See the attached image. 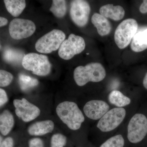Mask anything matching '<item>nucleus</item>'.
I'll return each mask as SVG.
<instances>
[{"label": "nucleus", "mask_w": 147, "mask_h": 147, "mask_svg": "<svg viewBox=\"0 0 147 147\" xmlns=\"http://www.w3.org/2000/svg\"><path fill=\"white\" fill-rule=\"evenodd\" d=\"M13 76L11 74L5 70L0 71V86L6 87L12 82Z\"/></svg>", "instance_id": "393cba45"}, {"label": "nucleus", "mask_w": 147, "mask_h": 147, "mask_svg": "<svg viewBox=\"0 0 147 147\" xmlns=\"http://www.w3.org/2000/svg\"><path fill=\"white\" fill-rule=\"evenodd\" d=\"M85 47V40L82 37L71 34L62 43L58 54L61 59L68 60L83 52Z\"/></svg>", "instance_id": "0eeeda50"}, {"label": "nucleus", "mask_w": 147, "mask_h": 147, "mask_svg": "<svg viewBox=\"0 0 147 147\" xmlns=\"http://www.w3.org/2000/svg\"><path fill=\"white\" fill-rule=\"evenodd\" d=\"M126 115V111L123 108H115L107 112L98 121L97 127L103 132L114 130L122 122Z\"/></svg>", "instance_id": "6e6552de"}, {"label": "nucleus", "mask_w": 147, "mask_h": 147, "mask_svg": "<svg viewBox=\"0 0 147 147\" xmlns=\"http://www.w3.org/2000/svg\"><path fill=\"white\" fill-rule=\"evenodd\" d=\"M13 141L12 138L8 137L2 140L1 137V145L0 147H13Z\"/></svg>", "instance_id": "bb28decb"}, {"label": "nucleus", "mask_w": 147, "mask_h": 147, "mask_svg": "<svg viewBox=\"0 0 147 147\" xmlns=\"http://www.w3.org/2000/svg\"><path fill=\"white\" fill-rule=\"evenodd\" d=\"M67 138L63 134H54L51 139V147H64L66 144Z\"/></svg>", "instance_id": "b1692460"}, {"label": "nucleus", "mask_w": 147, "mask_h": 147, "mask_svg": "<svg viewBox=\"0 0 147 147\" xmlns=\"http://www.w3.org/2000/svg\"><path fill=\"white\" fill-rule=\"evenodd\" d=\"M105 76V68L98 63H91L85 66H79L74 71V81L79 86H83L89 82H101Z\"/></svg>", "instance_id": "f03ea898"}, {"label": "nucleus", "mask_w": 147, "mask_h": 147, "mask_svg": "<svg viewBox=\"0 0 147 147\" xmlns=\"http://www.w3.org/2000/svg\"><path fill=\"white\" fill-rule=\"evenodd\" d=\"M29 147H44L42 139L38 138L31 139L29 142Z\"/></svg>", "instance_id": "a878e982"}, {"label": "nucleus", "mask_w": 147, "mask_h": 147, "mask_svg": "<svg viewBox=\"0 0 147 147\" xmlns=\"http://www.w3.org/2000/svg\"><path fill=\"white\" fill-rule=\"evenodd\" d=\"M109 105L101 100H91L85 104L84 111L86 115L91 119H100L109 110Z\"/></svg>", "instance_id": "f8f14e48"}, {"label": "nucleus", "mask_w": 147, "mask_h": 147, "mask_svg": "<svg viewBox=\"0 0 147 147\" xmlns=\"http://www.w3.org/2000/svg\"><path fill=\"white\" fill-rule=\"evenodd\" d=\"M138 25L137 21L133 18L124 20L118 26L115 33L116 45L121 49L127 47L137 32Z\"/></svg>", "instance_id": "39448f33"}, {"label": "nucleus", "mask_w": 147, "mask_h": 147, "mask_svg": "<svg viewBox=\"0 0 147 147\" xmlns=\"http://www.w3.org/2000/svg\"><path fill=\"white\" fill-rule=\"evenodd\" d=\"M147 134V118L142 114H135L129 121L127 126V138L133 144L144 139Z\"/></svg>", "instance_id": "423d86ee"}, {"label": "nucleus", "mask_w": 147, "mask_h": 147, "mask_svg": "<svg viewBox=\"0 0 147 147\" xmlns=\"http://www.w3.org/2000/svg\"><path fill=\"white\" fill-rule=\"evenodd\" d=\"M143 85L145 88L147 90V73L146 74L144 80H143Z\"/></svg>", "instance_id": "7c9ffc66"}, {"label": "nucleus", "mask_w": 147, "mask_h": 147, "mask_svg": "<svg viewBox=\"0 0 147 147\" xmlns=\"http://www.w3.org/2000/svg\"><path fill=\"white\" fill-rule=\"evenodd\" d=\"M22 65L25 69L38 76H46L51 71V64L45 55L29 53L24 56Z\"/></svg>", "instance_id": "7ed1b4c3"}, {"label": "nucleus", "mask_w": 147, "mask_h": 147, "mask_svg": "<svg viewBox=\"0 0 147 147\" xmlns=\"http://www.w3.org/2000/svg\"><path fill=\"white\" fill-rule=\"evenodd\" d=\"M91 21L92 24L96 28L98 33L100 36L107 35L111 32L112 26L110 21L101 14L94 13L92 16Z\"/></svg>", "instance_id": "2eb2a0df"}, {"label": "nucleus", "mask_w": 147, "mask_h": 147, "mask_svg": "<svg viewBox=\"0 0 147 147\" xmlns=\"http://www.w3.org/2000/svg\"><path fill=\"white\" fill-rule=\"evenodd\" d=\"M58 117L69 128L74 130L79 129L85 120L83 113L76 103L65 101L57 106Z\"/></svg>", "instance_id": "f257e3e1"}, {"label": "nucleus", "mask_w": 147, "mask_h": 147, "mask_svg": "<svg viewBox=\"0 0 147 147\" xmlns=\"http://www.w3.org/2000/svg\"><path fill=\"white\" fill-rule=\"evenodd\" d=\"M139 10L142 13H147V0L143 1V2L139 7Z\"/></svg>", "instance_id": "c85d7f7f"}, {"label": "nucleus", "mask_w": 147, "mask_h": 147, "mask_svg": "<svg viewBox=\"0 0 147 147\" xmlns=\"http://www.w3.org/2000/svg\"><path fill=\"white\" fill-rule=\"evenodd\" d=\"M65 34L59 30H53L38 40L35 47L40 53L49 54L60 48L65 40Z\"/></svg>", "instance_id": "20e7f679"}, {"label": "nucleus", "mask_w": 147, "mask_h": 147, "mask_svg": "<svg viewBox=\"0 0 147 147\" xmlns=\"http://www.w3.org/2000/svg\"><path fill=\"white\" fill-rule=\"evenodd\" d=\"M108 100L110 103L118 108L129 105L131 102L130 98L125 96L118 90H113L109 94Z\"/></svg>", "instance_id": "6ab92c4d"}, {"label": "nucleus", "mask_w": 147, "mask_h": 147, "mask_svg": "<svg viewBox=\"0 0 147 147\" xmlns=\"http://www.w3.org/2000/svg\"><path fill=\"white\" fill-rule=\"evenodd\" d=\"M8 101L7 94L4 90L0 89V105L1 106L5 104Z\"/></svg>", "instance_id": "cd10ccee"}, {"label": "nucleus", "mask_w": 147, "mask_h": 147, "mask_svg": "<svg viewBox=\"0 0 147 147\" xmlns=\"http://www.w3.org/2000/svg\"><path fill=\"white\" fill-rule=\"evenodd\" d=\"M50 11L54 16L62 18L65 16L67 12L66 2L64 0H53Z\"/></svg>", "instance_id": "412c9836"}, {"label": "nucleus", "mask_w": 147, "mask_h": 147, "mask_svg": "<svg viewBox=\"0 0 147 147\" xmlns=\"http://www.w3.org/2000/svg\"><path fill=\"white\" fill-rule=\"evenodd\" d=\"M13 104L16 115L26 122L33 120L40 114L39 108L29 102L26 98L15 99L13 100Z\"/></svg>", "instance_id": "9b49d317"}, {"label": "nucleus", "mask_w": 147, "mask_h": 147, "mask_svg": "<svg viewBox=\"0 0 147 147\" xmlns=\"http://www.w3.org/2000/svg\"><path fill=\"white\" fill-rule=\"evenodd\" d=\"M91 9L86 1L74 0L70 4V16L72 21L79 27L85 26L88 24Z\"/></svg>", "instance_id": "9d476101"}, {"label": "nucleus", "mask_w": 147, "mask_h": 147, "mask_svg": "<svg viewBox=\"0 0 147 147\" xmlns=\"http://www.w3.org/2000/svg\"><path fill=\"white\" fill-rule=\"evenodd\" d=\"M14 118L8 110H5L0 116V131L3 136H6L13 128Z\"/></svg>", "instance_id": "dca6fc26"}, {"label": "nucleus", "mask_w": 147, "mask_h": 147, "mask_svg": "<svg viewBox=\"0 0 147 147\" xmlns=\"http://www.w3.org/2000/svg\"><path fill=\"white\" fill-rule=\"evenodd\" d=\"M24 54L20 50L7 48L5 50L3 54V58L7 62L11 63H18L23 60Z\"/></svg>", "instance_id": "aec40b11"}, {"label": "nucleus", "mask_w": 147, "mask_h": 147, "mask_svg": "<svg viewBox=\"0 0 147 147\" xmlns=\"http://www.w3.org/2000/svg\"><path fill=\"white\" fill-rule=\"evenodd\" d=\"M100 14L106 18H109L115 21L121 20L124 16L125 11L122 7L115 6L113 4H107L101 7L99 10Z\"/></svg>", "instance_id": "4468645a"}, {"label": "nucleus", "mask_w": 147, "mask_h": 147, "mask_svg": "<svg viewBox=\"0 0 147 147\" xmlns=\"http://www.w3.org/2000/svg\"><path fill=\"white\" fill-rule=\"evenodd\" d=\"M4 2L7 11L13 17L19 16L26 6V1L23 0H5Z\"/></svg>", "instance_id": "a211bd4d"}, {"label": "nucleus", "mask_w": 147, "mask_h": 147, "mask_svg": "<svg viewBox=\"0 0 147 147\" xmlns=\"http://www.w3.org/2000/svg\"><path fill=\"white\" fill-rule=\"evenodd\" d=\"M131 48L136 53L147 49V29L135 34L131 41Z\"/></svg>", "instance_id": "f3484780"}, {"label": "nucleus", "mask_w": 147, "mask_h": 147, "mask_svg": "<svg viewBox=\"0 0 147 147\" xmlns=\"http://www.w3.org/2000/svg\"><path fill=\"white\" fill-rule=\"evenodd\" d=\"M36 30V26L30 20L15 18L11 21L9 31L13 39L20 40L31 36Z\"/></svg>", "instance_id": "1a4fd4ad"}, {"label": "nucleus", "mask_w": 147, "mask_h": 147, "mask_svg": "<svg viewBox=\"0 0 147 147\" xmlns=\"http://www.w3.org/2000/svg\"><path fill=\"white\" fill-rule=\"evenodd\" d=\"M8 23V20L7 18L4 17H0V26L1 27L7 25Z\"/></svg>", "instance_id": "c756f323"}, {"label": "nucleus", "mask_w": 147, "mask_h": 147, "mask_svg": "<svg viewBox=\"0 0 147 147\" xmlns=\"http://www.w3.org/2000/svg\"><path fill=\"white\" fill-rule=\"evenodd\" d=\"M55 127L53 121L47 120L36 122L31 125L28 129V132L32 136H39L52 132Z\"/></svg>", "instance_id": "ddd939ff"}, {"label": "nucleus", "mask_w": 147, "mask_h": 147, "mask_svg": "<svg viewBox=\"0 0 147 147\" xmlns=\"http://www.w3.org/2000/svg\"><path fill=\"white\" fill-rule=\"evenodd\" d=\"M18 81L21 90L24 91L28 90L36 86L38 84L37 79L23 74H19Z\"/></svg>", "instance_id": "4be33fe9"}, {"label": "nucleus", "mask_w": 147, "mask_h": 147, "mask_svg": "<svg viewBox=\"0 0 147 147\" xmlns=\"http://www.w3.org/2000/svg\"><path fill=\"white\" fill-rule=\"evenodd\" d=\"M124 140L121 135L111 137L101 145L100 147H123Z\"/></svg>", "instance_id": "5701e85b"}]
</instances>
